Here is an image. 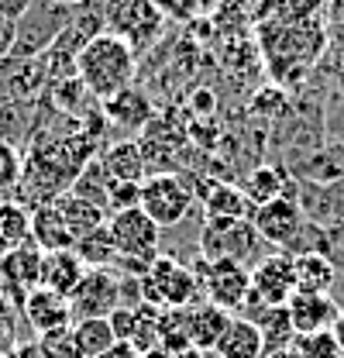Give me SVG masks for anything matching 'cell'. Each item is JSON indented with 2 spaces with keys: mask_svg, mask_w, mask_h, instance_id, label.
I'll return each mask as SVG.
<instances>
[{
  "mask_svg": "<svg viewBox=\"0 0 344 358\" xmlns=\"http://www.w3.org/2000/svg\"><path fill=\"white\" fill-rule=\"evenodd\" d=\"M145 358H207L203 352H196V348H182V352H166V348H152Z\"/></svg>",
  "mask_w": 344,
  "mask_h": 358,
  "instance_id": "cell-40",
  "label": "cell"
},
{
  "mask_svg": "<svg viewBox=\"0 0 344 358\" xmlns=\"http://www.w3.org/2000/svg\"><path fill=\"white\" fill-rule=\"evenodd\" d=\"M100 358H145V355H141L138 348H131L128 341H117V345H114L107 355H100Z\"/></svg>",
  "mask_w": 344,
  "mask_h": 358,
  "instance_id": "cell-42",
  "label": "cell"
},
{
  "mask_svg": "<svg viewBox=\"0 0 344 358\" xmlns=\"http://www.w3.org/2000/svg\"><path fill=\"white\" fill-rule=\"evenodd\" d=\"M261 358H300V355H296L293 348H282V352H265Z\"/></svg>",
  "mask_w": 344,
  "mask_h": 358,
  "instance_id": "cell-44",
  "label": "cell"
},
{
  "mask_svg": "<svg viewBox=\"0 0 344 358\" xmlns=\"http://www.w3.org/2000/svg\"><path fill=\"white\" fill-rule=\"evenodd\" d=\"M96 162L103 166L107 176L117 179V182H145V179H148V162H145L138 141H131V138L107 145Z\"/></svg>",
  "mask_w": 344,
  "mask_h": 358,
  "instance_id": "cell-19",
  "label": "cell"
},
{
  "mask_svg": "<svg viewBox=\"0 0 344 358\" xmlns=\"http://www.w3.org/2000/svg\"><path fill=\"white\" fill-rule=\"evenodd\" d=\"M138 289H141V303H152L155 310H182L203 296L196 272L172 255H155L141 272Z\"/></svg>",
  "mask_w": 344,
  "mask_h": 358,
  "instance_id": "cell-2",
  "label": "cell"
},
{
  "mask_svg": "<svg viewBox=\"0 0 344 358\" xmlns=\"http://www.w3.org/2000/svg\"><path fill=\"white\" fill-rule=\"evenodd\" d=\"M14 35H17V24L0 17V59H7L14 52Z\"/></svg>",
  "mask_w": 344,
  "mask_h": 358,
  "instance_id": "cell-39",
  "label": "cell"
},
{
  "mask_svg": "<svg viewBox=\"0 0 344 358\" xmlns=\"http://www.w3.org/2000/svg\"><path fill=\"white\" fill-rule=\"evenodd\" d=\"M45 358H83L76 348V338H73V327H62V331H48L35 338Z\"/></svg>",
  "mask_w": 344,
  "mask_h": 358,
  "instance_id": "cell-35",
  "label": "cell"
},
{
  "mask_svg": "<svg viewBox=\"0 0 344 358\" xmlns=\"http://www.w3.org/2000/svg\"><path fill=\"white\" fill-rule=\"evenodd\" d=\"M21 317L31 324L35 334H48V331H62V327H73V307H69V296H59L52 289H31L21 303Z\"/></svg>",
  "mask_w": 344,
  "mask_h": 358,
  "instance_id": "cell-16",
  "label": "cell"
},
{
  "mask_svg": "<svg viewBox=\"0 0 344 358\" xmlns=\"http://www.w3.org/2000/svg\"><path fill=\"white\" fill-rule=\"evenodd\" d=\"M73 17V0H35L28 14L17 21L14 35V59H42L52 42L62 35V28Z\"/></svg>",
  "mask_w": 344,
  "mask_h": 358,
  "instance_id": "cell-5",
  "label": "cell"
},
{
  "mask_svg": "<svg viewBox=\"0 0 344 358\" xmlns=\"http://www.w3.org/2000/svg\"><path fill=\"white\" fill-rule=\"evenodd\" d=\"M196 189L193 182L179 173H152L141 182V200L138 207L159 224V227H175L186 221V214L193 210Z\"/></svg>",
  "mask_w": 344,
  "mask_h": 358,
  "instance_id": "cell-6",
  "label": "cell"
},
{
  "mask_svg": "<svg viewBox=\"0 0 344 358\" xmlns=\"http://www.w3.org/2000/svg\"><path fill=\"white\" fill-rule=\"evenodd\" d=\"M159 348H166V352H182V348H189L186 307H182V310H162V317H159Z\"/></svg>",
  "mask_w": 344,
  "mask_h": 358,
  "instance_id": "cell-33",
  "label": "cell"
},
{
  "mask_svg": "<svg viewBox=\"0 0 344 358\" xmlns=\"http://www.w3.org/2000/svg\"><path fill=\"white\" fill-rule=\"evenodd\" d=\"M258 331H261V341H265V352H282V348H293V324H289V313L286 307H252L245 313Z\"/></svg>",
  "mask_w": 344,
  "mask_h": 358,
  "instance_id": "cell-23",
  "label": "cell"
},
{
  "mask_svg": "<svg viewBox=\"0 0 344 358\" xmlns=\"http://www.w3.org/2000/svg\"><path fill=\"white\" fill-rule=\"evenodd\" d=\"M155 10L166 17V21H193L207 3L203 0H152Z\"/></svg>",
  "mask_w": 344,
  "mask_h": 358,
  "instance_id": "cell-37",
  "label": "cell"
},
{
  "mask_svg": "<svg viewBox=\"0 0 344 358\" xmlns=\"http://www.w3.org/2000/svg\"><path fill=\"white\" fill-rule=\"evenodd\" d=\"M35 100L28 103H0V141H24L35 134Z\"/></svg>",
  "mask_w": 344,
  "mask_h": 358,
  "instance_id": "cell-31",
  "label": "cell"
},
{
  "mask_svg": "<svg viewBox=\"0 0 344 358\" xmlns=\"http://www.w3.org/2000/svg\"><path fill=\"white\" fill-rule=\"evenodd\" d=\"M31 241L42 252H62V248H73L76 245L73 234H69V227H66V221H62V214H59V207H55V200L31 210Z\"/></svg>",
  "mask_w": 344,
  "mask_h": 358,
  "instance_id": "cell-22",
  "label": "cell"
},
{
  "mask_svg": "<svg viewBox=\"0 0 344 358\" xmlns=\"http://www.w3.org/2000/svg\"><path fill=\"white\" fill-rule=\"evenodd\" d=\"M334 338H338V345H341V352H344V307L338 313V324H334Z\"/></svg>",
  "mask_w": 344,
  "mask_h": 358,
  "instance_id": "cell-43",
  "label": "cell"
},
{
  "mask_svg": "<svg viewBox=\"0 0 344 358\" xmlns=\"http://www.w3.org/2000/svg\"><path fill=\"white\" fill-rule=\"evenodd\" d=\"M207 207V217H252V203L245 200L241 186L231 182H203V189L196 193Z\"/></svg>",
  "mask_w": 344,
  "mask_h": 358,
  "instance_id": "cell-24",
  "label": "cell"
},
{
  "mask_svg": "<svg viewBox=\"0 0 344 358\" xmlns=\"http://www.w3.org/2000/svg\"><path fill=\"white\" fill-rule=\"evenodd\" d=\"M203 3H220V0H203Z\"/></svg>",
  "mask_w": 344,
  "mask_h": 358,
  "instance_id": "cell-45",
  "label": "cell"
},
{
  "mask_svg": "<svg viewBox=\"0 0 344 358\" xmlns=\"http://www.w3.org/2000/svg\"><path fill=\"white\" fill-rule=\"evenodd\" d=\"M48 87L42 59H0V103H28L38 100Z\"/></svg>",
  "mask_w": 344,
  "mask_h": 358,
  "instance_id": "cell-13",
  "label": "cell"
},
{
  "mask_svg": "<svg viewBox=\"0 0 344 358\" xmlns=\"http://www.w3.org/2000/svg\"><path fill=\"white\" fill-rule=\"evenodd\" d=\"M31 3H35V0H0V17L17 24V21L28 14V7H31Z\"/></svg>",
  "mask_w": 344,
  "mask_h": 358,
  "instance_id": "cell-38",
  "label": "cell"
},
{
  "mask_svg": "<svg viewBox=\"0 0 344 358\" xmlns=\"http://www.w3.org/2000/svg\"><path fill=\"white\" fill-rule=\"evenodd\" d=\"M159 317H162V310H155L152 303L117 307L110 313V327H114L117 341H128L131 348L148 355L152 348H159Z\"/></svg>",
  "mask_w": 344,
  "mask_h": 358,
  "instance_id": "cell-14",
  "label": "cell"
},
{
  "mask_svg": "<svg viewBox=\"0 0 344 358\" xmlns=\"http://www.w3.org/2000/svg\"><path fill=\"white\" fill-rule=\"evenodd\" d=\"M55 207H59L62 221L69 227L73 241H80L83 234H89V231H96V227L107 224V210H100L96 203H89V200L76 196V193H62V196L55 200Z\"/></svg>",
  "mask_w": 344,
  "mask_h": 358,
  "instance_id": "cell-25",
  "label": "cell"
},
{
  "mask_svg": "<svg viewBox=\"0 0 344 358\" xmlns=\"http://www.w3.org/2000/svg\"><path fill=\"white\" fill-rule=\"evenodd\" d=\"M134 76H138V52L110 31H100L76 55V80L100 103L117 96L121 90L134 87Z\"/></svg>",
  "mask_w": 344,
  "mask_h": 358,
  "instance_id": "cell-1",
  "label": "cell"
},
{
  "mask_svg": "<svg viewBox=\"0 0 344 358\" xmlns=\"http://www.w3.org/2000/svg\"><path fill=\"white\" fill-rule=\"evenodd\" d=\"M17 348V307L0 293V352Z\"/></svg>",
  "mask_w": 344,
  "mask_h": 358,
  "instance_id": "cell-36",
  "label": "cell"
},
{
  "mask_svg": "<svg viewBox=\"0 0 344 358\" xmlns=\"http://www.w3.org/2000/svg\"><path fill=\"white\" fill-rule=\"evenodd\" d=\"M107 31L124 38V42L141 52L162 35L166 17L155 10L152 0H107Z\"/></svg>",
  "mask_w": 344,
  "mask_h": 358,
  "instance_id": "cell-8",
  "label": "cell"
},
{
  "mask_svg": "<svg viewBox=\"0 0 344 358\" xmlns=\"http://www.w3.org/2000/svg\"><path fill=\"white\" fill-rule=\"evenodd\" d=\"M252 224H255V231L261 234V241L268 245V248H286L296 234H300V227L306 224V214H303V207L286 193V196H279V200H272V203H261L252 210Z\"/></svg>",
  "mask_w": 344,
  "mask_h": 358,
  "instance_id": "cell-12",
  "label": "cell"
},
{
  "mask_svg": "<svg viewBox=\"0 0 344 358\" xmlns=\"http://www.w3.org/2000/svg\"><path fill=\"white\" fill-rule=\"evenodd\" d=\"M227 324H231V313L220 310L217 303H210V300L200 296L193 307H186L189 348H196V352H203V355H214L217 341H220V334L227 331Z\"/></svg>",
  "mask_w": 344,
  "mask_h": 358,
  "instance_id": "cell-17",
  "label": "cell"
},
{
  "mask_svg": "<svg viewBox=\"0 0 344 358\" xmlns=\"http://www.w3.org/2000/svg\"><path fill=\"white\" fill-rule=\"evenodd\" d=\"M217 358H261L265 355V341H261V331L248 317H231L227 331L220 334L214 348Z\"/></svg>",
  "mask_w": 344,
  "mask_h": 358,
  "instance_id": "cell-21",
  "label": "cell"
},
{
  "mask_svg": "<svg viewBox=\"0 0 344 358\" xmlns=\"http://www.w3.org/2000/svg\"><path fill=\"white\" fill-rule=\"evenodd\" d=\"M286 313H289L293 334H313V331H334L341 307L331 293H293Z\"/></svg>",
  "mask_w": 344,
  "mask_h": 358,
  "instance_id": "cell-15",
  "label": "cell"
},
{
  "mask_svg": "<svg viewBox=\"0 0 344 358\" xmlns=\"http://www.w3.org/2000/svg\"><path fill=\"white\" fill-rule=\"evenodd\" d=\"M73 338L83 358H100L117 345V334L110 327V317H86V320H73Z\"/></svg>",
  "mask_w": 344,
  "mask_h": 358,
  "instance_id": "cell-28",
  "label": "cell"
},
{
  "mask_svg": "<svg viewBox=\"0 0 344 358\" xmlns=\"http://www.w3.org/2000/svg\"><path fill=\"white\" fill-rule=\"evenodd\" d=\"M21 173H24V152L10 141H0V193L17 189Z\"/></svg>",
  "mask_w": 344,
  "mask_h": 358,
  "instance_id": "cell-34",
  "label": "cell"
},
{
  "mask_svg": "<svg viewBox=\"0 0 344 358\" xmlns=\"http://www.w3.org/2000/svg\"><path fill=\"white\" fill-rule=\"evenodd\" d=\"M103 117L114 124V128H124V131H141L152 117H155V107L148 100V93L141 87H128L121 90L117 96L103 100Z\"/></svg>",
  "mask_w": 344,
  "mask_h": 358,
  "instance_id": "cell-18",
  "label": "cell"
},
{
  "mask_svg": "<svg viewBox=\"0 0 344 358\" xmlns=\"http://www.w3.org/2000/svg\"><path fill=\"white\" fill-rule=\"evenodd\" d=\"M293 293H296L293 255H286V252H265L252 266V303L245 307V313L252 310V307H286Z\"/></svg>",
  "mask_w": 344,
  "mask_h": 358,
  "instance_id": "cell-9",
  "label": "cell"
},
{
  "mask_svg": "<svg viewBox=\"0 0 344 358\" xmlns=\"http://www.w3.org/2000/svg\"><path fill=\"white\" fill-rule=\"evenodd\" d=\"M261 248H268L255 231L252 217H207L200 227V259H231L241 266H255Z\"/></svg>",
  "mask_w": 344,
  "mask_h": 358,
  "instance_id": "cell-3",
  "label": "cell"
},
{
  "mask_svg": "<svg viewBox=\"0 0 344 358\" xmlns=\"http://www.w3.org/2000/svg\"><path fill=\"white\" fill-rule=\"evenodd\" d=\"M293 352L300 358H344L341 345H338V338H334V331L296 334V338H293Z\"/></svg>",
  "mask_w": 344,
  "mask_h": 358,
  "instance_id": "cell-32",
  "label": "cell"
},
{
  "mask_svg": "<svg viewBox=\"0 0 344 358\" xmlns=\"http://www.w3.org/2000/svg\"><path fill=\"white\" fill-rule=\"evenodd\" d=\"M73 252L80 255V262H83L86 268H114L117 266V248H114V238H110L107 224L96 227V231H89V234H83V238L73 245Z\"/></svg>",
  "mask_w": 344,
  "mask_h": 358,
  "instance_id": "cell-30",
  "label": "cell"
},
{
  "mask_svg": "<svg viewBox=\"0 0 344 358\" xmlns=\"http://www.w3.org/2000/svg\"><path fill=\"white\" fill-rule=\"evenodd\" d=\"M42 286V248L35 241L0 255V293L21 310L24 296Z\"/></svg>",
  "mask_w": 344,
  "mask_h": 358,
  "instance_id": "cell-11",
  "label": "cell"
},
{
  "mask_svg": "<svg viewBox=\"0 0 344 358\" xmlns=\"http://www.w3.org/2000/svg\"><path fill=\"white\" fill-rule=\"evenodd\" d=\"M293 275H296V293H331L338 282V266L327 255H296Z\"/></svg>",
  "mask_w": 344,
  "mask_h": 358,
  "instance_id": "cell-26",
  "label": "cell"
},
{
  "mask_svg": "<svg viewBox=\"0 0 344 358\" xmlns=\"http://www.w3.org/2000/svg\"><path fill=\"white\" fill-rule=\"evenodd\" d=\"M73 320L86 317H110L121 307V275L114 268H86L80 286L69 293Z\"/></svg>",
  "mask_w": 344,
  "mask_h": 358,
  "instance_id": "cell-10",
  "label": "cell"
},
{
  "mask_svg": "<svg viewBox=\"0 0 344 358\" xmlns=\"http://www.w3.org/2000/svg\"><path fill=\"white\" fill-rule=\"evenodd\" d=\"M31 241V210L21 200H0V255Z\"/></svg>",
  "mask_w": 344,
  "mask_h": 358,
  "instance_id": "cell-27",
  "label": "cell"
},
{
  "mask_svg": "<svg viewBox=\"0 0 344 358\" xmlns=\"http://www.w3.org/2000/svg\"><path fill=\"white\" fill-rule=\"evenodd\" d=\"M196 279H200V293L203 300L217 303L220 310H227L231 317H241L245 307L252 303V268L231 259H196Z\"/></svg>",
  "mask_w": 344,
  "mask_h": 358,
  "instance_id": "cell-4",
  "label": "cell"
},
{
  "mask_svg": "<svg viewBox=\"0 0 344 358\" xmlns=\"http://www.w3.org/2000/svg\"><path fill=\"white\" fill-rule=\"evenodd\" d=\"M241 193H245V200L252 203V210L261 207V203H272V200L286 196V173H282L279 166H258V169H252V173L245 176Z\"/></svg>",
  "mask_w": 344,
  "mask_h": 358,
  "instance_id": "cell-29",
  "label": "cell"
},
{
  "mask_svg": "<svg viewBox=\"0 0 344 358\" xmlns=\"http://www.w3.org/2000/svg\"><path fill=\"white\" fill-rule=\"evenodd\" d=\"M7 358H45V355H42V348H38V341H17V348Z\"/></svg>",
  "mask_w": 344,
  "mask_h": 358,
  "instance_id": "cell-41",
  "label": "cell"
},
{
  "mask_svg": "<svg viewBox=\"0 0 344 358\" xmlns=\"http://www.w3.org/2000/svg\"><path fill=\"white\" fill-rule=\"evenodd\" d=\"M107 231L114 238V248H117V259H128V262H141L148 266L155 255H159V224L152 221L141 207H128V210H117L107 217Z\"/></svg>",
  "mask_w": 344,
  "mask_h": 358,
  "instance_id": "cell-7",
  "label": "cell"
},
{
  "mask_svg": "<svg viewBox=\"0 0 344 358\" xmlns=\"http://www.w3.org/2000/svg\"><path fill=\"white\" fill-rule=\"evenodd\" d=\"M86 266L80 262V255L73 248H62V252H42V286L59 293V296H69L80 279H83Z\"/></svg>",
  "mask_w": 344,
  "mask_h": 358,
  "instance_id": "cell-20",
  "label": "cell"
}]
</instances>
